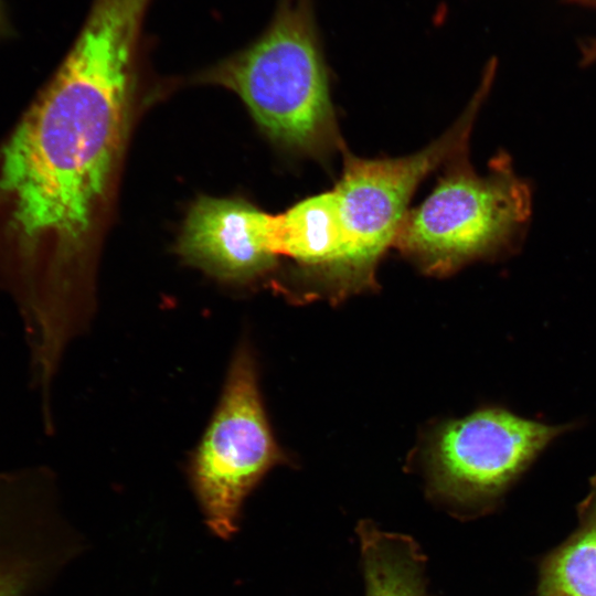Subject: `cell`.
<instances>
[{
  "instance_id": "obj_1",
  "label": "cell",
  "mask_w": 596,
  "mask_h": 596,
  "mask_svg": "<svg viewBox=\"0 0 596 596\" xmlns=\"http://www.w3.org/2000/svg\"><path fill=\"white\" fill-rule=\"evenodd\" d=\"M152 0H93L49 85L0 152V207L21 292L47 267L63 298L107 195L127 131Z\"/></svg>"
},
{
  "instance_id": "obj_10",
  "label": "cell",
  "mask_w": 596,
  "mask_h": 596,
  "mask_svg": "<svg viewBox=\"0 0 596 596\" xmlns=\"http://www.w3.org/2000/svg\"><path fill=\"white\" fill-rule=\"evenodd\" d=\"M365 596H429L426 560L409 536L358 525Z\"/></svg>"
},
{
  "instance_id": "obj_4",
  "label": "cell",
  "mask_w": 596,
  "mask_h": 596,
  "mask_svg": "<svg viewBox=\"0 0 596 596\" xmlns=\"http://www.w3.org/2000/svg\"><path fill=\"white\" fill-rule=\"evenodd\" d=\"M485 74L465 111L438 139L408 156L363 159L344 151L338 194L345 249L327 280L336 296L374 286L375 268L393 245L408 202L418 184L432 171L468 150L476 117L492 85Z\"/></svg>"
},
{
  "instance_id": "obj_11",
  "label": "cell",
  "mask_w": 596,
  "mask_h": 596,
  "mask_svg": "<svg viewBox=\"0 0 596 596\" xmlns=\"http://www.w3.org/2000/svg\"><path fill=\"white\" fill-rule=\"evenodd\" d=\"M538 596H596V473L578 505V526L543 562Z\"/></svg>"
},
{
  "instance_id": "obj_3",
  "label": "cell",
  "mask_w": 596,
  "mask_h": 596,
  "mask_svg": "<svg viewBox=\"0 0 596 596\" xmlns=\"http://www.w3.org/2000/svg\"><path fill=\"white\" fill-rule=\"evenodd\" d=\"M467 151L450 160L432 193L406 212L393 241L430 275L514 251L531 215L530 188L509 157L498 155L480 175Z\"/></svg>"
},
{
  "instance_id": "obj_8",
  "label": "cell",
  "mask_w": 596,
  "mask_h": 596,
  "mask_svg": "<svg viewBox=\"0 0 596 596\" xmlns=\"http://www.w3.org/2000/svg\"><path fill=\"white\" fill-rule=\"evenodd\" d=\"M274 216L242 200L202 198L187 216L179 253L220 279L249 280L278 257Z\"/></svg>"
},
{
  "instance_id": "obj_7",
  "label": "cell",
  "mask_w": 596,
  "mask_h": 596,
  "mask_svg": "<svg viewBox=\"0 0 596 596\" xmlns=\"http://www.w3.org/2000/svg\"><path fill=\"white\" fill-rule=\"evenodd\" d=\"M40 469L0 473V596H36L76 552Z\"/></svg>"
},
{
  "instance_id": "obj_5",
  "label": "cell",
  "mask_w": 596,
  "mask_h": 596,
  "mask_svg": "<svg viewBox=\"0 0 596 596\" xmlns=\"http://www.w3.org/2000/svg\"><path fill=\"white\" fill-rule=\"evenodd\" d=\"M284 460L259 395L252 350L241 343L216 411L189 464V479L207 528L230 539L251 491Z\"/></svg>"
},
{
  "instance_id": "obj_9",
  "label": "cell",
  "mask_w": 596,
  "mask_h": 596,
  "mask_svg": "<svg viewBox=\"0 0 596 596\" xmlns=\"http://www.w3.org/2000/svg\"><path fill=\"white\" fill-rule=\"evenodd\" d=\"M277 256H287L324 284L343 258L345 234L334 189L274 216Z\"/></svg>"
},
{
  "instance_id": "obj_12",
  "label": "cell",
  "mask_w": 596,
  "mask_h": 596,
  "mask_svg": "<svg viewBox=\"0 0 596 596\" xmlns=\"http://www.w3.org/2000/svg\"><path fill=\"white\" fill-rule=\"evenodd\" d=\"M12 31L4 1L0 0V38L10 35Z\"/></svg>"
},
{
  "instance_id": "obj_2",
  "label": "cell",
  "mask_w": 596,
  "mask_h": 596,
  "mask_svg": "<svg viewBox=\"0 0 596 596\" xmlns=\"http://www.w3.org/2000/svg\"><path fill=\"white\" fill-rule=\"evenodd\" d=\"M200 77L236 93L279 145L316 158L344 150L320 34L307 0H283L255 41Z\"/></svg>"
},
{
  "instance_id": "obj_6",
  "label": "cell",
  "mask_w": 596,
  "mask_h": 596,
  "mask_svg": "<svg viewBox=\"0 0 596 596\" xmlns=\"http://www.w3.org/2000/svg\"><path fill=\"white\" fill-rule=\"evenodd\" d=\"M575 426L547 424L502 407L448 422L429 443V492L456 511L492 508L552 443Z\"/></svg>"
}]
</instances>
